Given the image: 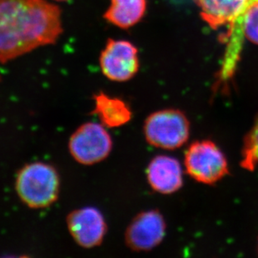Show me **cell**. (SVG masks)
<instances>
[{
    "label": "cell",
    "instance_id": "obj_1",
    "mask_svg": "<svg viewBox=\"0 0 258 258\" xmlns=\"http://www.w3.org/2000/svg\"><path fill=\"white\" fill-rule=\"evenodd\" d=\"M62 11L48 0H0V63L56 43Z\"/></svg>",
    "mask_w": 258,
    "mask_h": 258
},
{
    "label": "cell",
    "instance_id": "obj_2",
    "mask_svg": "<svg viewBox=\"0 0 258 258\" xmlns=\"http://www.w3.org/2000/svg\"><path fill=\"white\" fill-rule=\"evenodd\" d=\"M15 190L20 200L29 208H46L58 200L60 177L51 165L40 161L32 162L18 172Z\"/></svg>",
    "mask_w": 258,
    "mask_h": 258
},
{
    "label": "cell",
    "instance_id": "obj_3",
    "mask_svg": "<svg viewBox=\"0 0 258 258\" xmlns=\"http://www.w3.org/2000/svg\"><path fill=\"white\" fill-rule=\"evenodd\" d=\"M144 135L151 146L164 150L180 148L190 137V122L179 110L165 109L151 113L144 123Z\"/></svg>",
    "mask_w": 258,
    "mask_h": 258
},
{
    "label": "cell",
    "instance_id": "obj_4",
    "mask_svg": "<svg viewBox=\"0 0 258 258\" xmlns=\"http://www.w3.org/2000/svg\"><path fill=\"white\" fill-rule=\"evenodd\" d=\"M184 165L190 177L207 185L217 183L229 173L225 154L217 144L208 140L198 141L188 147Z\"/></svg>",
    "mask_w": 258,
    "mask_h": 258
},
{
    "label": "cell",
    "instance_id": "obj_5",
    "mask_svg": "<svg viewBox=\"0 0 258 258\" xmlns=\"http://www.w3.org/2000/svg\"><path fill=\"white\" fill-rule=\"evenodd\" d=\"M68 148L76 162L92 166L110 156L113 148L112 138L107 128L100 122H86L71 135Z\"/></svg>",
    "mask_w": 258,
    "mask_h": 258
},
{
    "label": "cell",
    "instance_id": "obj_6",
    "mask_svg": "<svg viewBox=\"0 0 258 258\" xmlns=\"http://www.w3.org/2000/svg\"><path fill=\"white\" fill-rule=\"evenodd\" d=\"M100 66L103 75L111 81L125 82L139 71L137 47L126 40L109 39L100 53Z\"/></svg>",
    "mask_w": 258,
    "mask_h": 258
},
{
    "label": "cell",
    "instance_id": "obj_7",
    "mask_svg": "<svg viewBox=\"0 0 258 258\" xmlns=\"http://www.w3.org/2000/svg\"><path fill=\"white\" fill-rule=\"evenodd\" d=\"M244 37L258 44V0H250L243 12L231 25L227 53L222 70V79L224 81H227L233 75Z\"/></svg>",
    "mask_w": 258,
    "mask_h": 258
},
{
    "label": "cell",
    "instance_id": "obj_8",
    "mask_svg": "<svg viewBox=\"0 0 258 258\" xmlns=\"http://www.w3.org/2000/svg\"><path fill=\"white\" fill-rule=\"evenodd\" d=\"M166 230V221L159 211L141 212L132 219L125 230V243L132 251H151L160 245Z\"/></svg>",
    "mask_w": 258,
    "mask_h": 258
},
{
    "label": "cell",
    "instance_id": "obj_9",
    "mask_svg": "<svg viewBox=\"0 0 258 258\" xmlns=\"http://www.w3.org/2000/svg\"><path fill=\"white\" fill-rule=\"evenodd\" d=\"M66 224L74 241L84 248L100 246L107 232L105 217L93 207L74 210L67 216Z\"/></svg>",
    "mask_w": 258,
    "mask_h": 258
},
{
    "label": "cell",
    "instance_id": "obj_10",
    "mask_svg": "<svg viewBox=\"0 0 258 258\" xmlns=\"http://www.w3.org/2000/svg\"><path fill=\"white\" fill-rule=\"evenodd\" d=\"M146 178L149 185L156 192L172 194L182 186V167L172 156L160 155L148 164Z\"/></svg>",
    "mask_w": 258,
    "mask_h": 258
},
{
    "label": "cell",
    "instance_id": "obj_11",
    "mask_svg": "<svg viewBox=\"0 0 258 258\" xmlns=\"http://www.w3.org/2000/svg\"><path fill=\"white\" fill-rule=\"evenodd\" d=\"M250 0H196L202 19L212 28L231 25L243 12Z\"/></svg>",
    "mask_w": 258,
    "mask_h": 258
},
{
    "label": "cell",
    "instance_id": "obj_12",
    "mask_svg": "<svg viewBox=\"0 0 258 258\" xmlns=\"http://www.w3.org/2000/svg\"><path fill=\"white\" fill-rule=\"evenodd\" d=\"M94 102L93 114L97 115L100 123L106 128L123 126L132 119L131 108L119 98L100 92L94 96Z\"/></svg>",
    "mask_w": 258,
    "mask_h": 258
},
{
    "label": "cell",
    "instance_id": "obj_13",
    "mask_svg": "<svg viewBox=\"0 0 258 258\" xmlns=\"http://www.w3.org/2000/svg\"><path fill=\"white\" fill-rule=\"evenodd\" d=\"M146 0H110L104 19L120 29L133 27L146 14Z\"/></svg>",
    "mask_w": 258,
    "mask_h": 258
},
{
    "label": "cell",
    "instance_id": "obj_14",
    "mask_svg": "<svg viewBox=\"0 0 258 258\" xmlns=\"http://www.w3.org/2000/svg\"><path fill=\"white\" fill-rule=\"evenodd\" d=\"M240 164L242 168L249 171H255L258 167V115L244 138Z\"/></svg>",
    "mask_w": 258,
    "mask_h": 258
},
{
    "label": "cell",
    "instance_id": "obj_15",
    "mask_svg": "<svg viewBox=\"0 0 258 258\" xmlns=\"http://www.w3.org/2000/svg\"><path fill=\"white\" fill-rule=\"evenodd\" d=\"M54 1H57V2H66V1H68V0H54Z\"/></svg>",
    "mask_w": 258,
    "mask_h": 258
},
{
    "label": "cell",
    "instance_id": "obj_16",
    "mask_svg": "<svg viewBox=\"0 0 258 258\" xmlns=\"http://www.w3.org/2000/svg\"><path fill=\"white\" fill-rule=\"evenodd\" d=\"M257 251H258V247H257Z\"/></svg>",
    "mask_w": 258,
    "mask_h": 258
}]
</instances>
